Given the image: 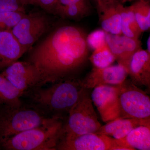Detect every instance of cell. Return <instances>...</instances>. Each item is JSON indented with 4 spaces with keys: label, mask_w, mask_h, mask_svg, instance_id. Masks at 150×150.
<instances>
[{
    "label": "cell",
    "mask_w": 150,
    "mask_h": 150,
    "mask_svg": "<svg viewBox=\"0 0 150 150\" xmlns=\"http://www.w3.org/2000/svg\"><path fill=\"white\" fill-rule=\"evenodd\" d=\"M94 1H96H96H97V0H94Z\"/></svg>",
    "instance_id": "obj_34"
},
{
    "label": "cell",
    "mask_w": 150,
    "mask_h": 150,
    "mask_svg": "<svg viewBox=\"0 0 150 150\" xmlns=\"http://www.w3.org/2000/svg\"><path fill=\"white\" fill-rule=\"evenodd\" d=\"M2 74L23 93L41 85V77L38 70L28 61H17L5 69Z\"/></svg>",
    "instance_id": "obj_9"
},
{
    "label": "cell",
    "mask_w": 150,
    "mask_h": 150,
    "mask_svg": "<svg viewBox=\"0 0 150 150\" xmlns=\"http://www.w3.org/2000/svg\"><path fill=\"white\" fill-rule=\"evenodd\" d=\"M92 8L91 5H72L57 8L54 14L63 18L79 20L88 16L91 13Z\"/></svg>",
    "instance_id": "obj_19"
},
{
    "label": "cell",
    "mask_w": 150,
    "mask_h": 150,
    "mask_svg": "<svg viewBox=\"0 0 150 150\" xmlns=\"http://www.w3.org/2000/svg\"><path fill=\"white\" fill-rule=\"evenodd\" d=\"M58 0H38L37 5L50 13H54Z\"/></svg>",
    "instance_id": "obj_27"
},
{
    "label": "cell",
    "mask_w": 150,
    "mask_h": 150,
    "mask_svg": "<svg viewBox=\"0 0 150 150\" xmlns=\"http://www.w3.org/2000/svg\"><path fill=\"white\" fill-rule=\"evenodd\" d=\"M106 33L102 29H98L93 31L87 35L86 41L89 48L95 50L106 43Z\"/></svg>",
    "instance_id": "obj_25"
},
{
    "label": "cell",
    "mask_w": 150,
    "mask_h": 150,
    "mask_svg": "<svg viewBox=\"0 0 150 150\" xmlns=\"http://www.w3.org/2000/svg\"><path fill=\"white\" fill-rule=\"evenodd\" d=\"M51 118L34 109L5 106L0 112V143L23 131L41 126Z\"/></svg>",
    "instance_id": "obj_5"
},
{
    "label": "cell",
    "mask_w": 150,
    "mask_h": 150,
    "mask_svg": "<svg viewBox=\"0 0 150 150\" xmlns=\"http://www.w3.org/2000/svg\"><path fill=\"white\" fill-rule=\"evenodd\" d=\"M25 12V6L19 0H0V12Z\"/></svg>",
    "instance_id": "obj_26"
},
{
    "label": "cell",
    "mask_w": 150,
    "mask_h": 150,
    "mask_svg": "<svg viewBox=\"0 0 150 150\" xmlns=\"http://www.w3.org/2000/svg\"><path fill=\"white\" fill-rule=\"evenodd\" d=\"M119 118H150V98L131 79L118 85Z\"/></svg>",
    "instance_id": "obj_6"
},
{
    "label": "cell",
    "mask_w": 150,
    "mask_h": 150,
    "mask_svg": "<svg viewBox=\"0 0 150 150\" xmlns=\"http://www.w3.org/2000/svg\"><path fill=\"white\" fill-rule=\"evenodd\" d=\"M108 1L109 0H97L96 1L97 4H101V3L105 2Z\"/></svg>",
    "instance_id": "obj_31"
},
{
    "label": "cell",
    "mask_w": 150,
    "mask_h": 150,
    "mask_svg": "<svg viewBox=\"0 0 150 150\" xmlns=\"http://www.w3.org/2000/svg\"><path fill=\"white\" fill-rule=\"evenodd\" d=\"M48 26L46 17L38 13H25L11 30L26 52L46 32Z\"/></svg>",
    "instance_id": "obj_7"
},
{
    "label": "cell",
    "mask_w": 150,
    "mask_h": 150,
    "mask_svg": "<svg viewBox=\"0 0 150 150\" xmlns=\"http://www.w3.org/2000/svg\"><path fill=\"white\" fill-rule=\"evenodd\" d=\"M118 0H109L97 4L100 23L107 33L122 35L121 30V6Z\"/></svg>",
    "instance_id": "obj_12"
},
{
    "label": "cell",
    "mask_w": 150,
    "mask_h": 150,
    "mask_svg": "<svg viewBox=\"0 0 150 150\" xmlns=\"http://www.w3.org/2000/svg\"><path fill=\"white\" fill-rule=\"evenodd\" d=\"M88 90L85 89L69 111L68 120L64 124L63 139L96 133L101 126L98 120Z\"/></svg>",
    "instance_id": "obj_4"
},
{
    "label": "cell",
    "mask_w": 150,
    "mask_h": 150,
    "mask_svg": "<svg viewBox=\"0 0 150 150\" xmlns=\"http://www.w3.org/2000/svg\"><path fill=\"white\" fill-rule=\"evenodd\" d=\"M147 50L148 53L150 54V35L148 37L147 41Z\"/></svg>",
    "instance_id": "obj_30"
},
{
    "label": "cell",
    "mask_w": 150,
    "mask_h": 150,
    "mask_svg": "<svg viewBox=\"0 0 150 150\" xmlns=\"http://www.w3.org/2000/svg\"><path fill=\"white\" fill-rule=\"evenodd\" d=\"M132 1H133V0H127V2H130Z\"/></svg>",
    "instance_id": "obj_33"
},
{
    "label": "cell",
    "mask_w": 150,
    "mask_h": 150,
    "mask_svg": "<svg viewBox=\"0 0 150 150\" xmlns=\"http://www.w3.org/2000/svg\"><path fill=\"white\" fill-rule=\"evenodd\" d=\"M139 1H142L145 2L150 3V0H139Z\"/></svg>",
    "instance_id": "obj_32"
},
{
    "label": "cell",
    "mask_w": 150,
    "mask_h": 150,
    "mask_svg": "<svg viewBox=\"0 0 150 150\" xmlns=\"http://www.w3.org/2000/svg\"><path fill=\"white\" fill-rule=\"evenodd\" d=\"M131 81L138 86L150 88V54L142 48L131 57L128 67Z\"/></svg>",
    "instance_id": "obj_13"
},
{
    "label": "cell",
    "mask_w": 150,
    "mask_h": 150,
    "mask_svg": "<svg viewBox=\"0 0 150 150\" xmlns=\"http://www.w3.org/2000/svg\"><path fill=\"white\" fill-rule=\"evenodd\" d=\"M23 93L16 88L2 74H0V105L11 107L22 105Z\"/></svg>",
    "instance_id": "obj_17"
},
{
    "label": "cell",
    "mask_w": 150,
    "mask_h": 150,
    "mask_svg": "<svg viewBox=\"0 0 150 150\" xmlns=\"http://www.w3.org/2000/svg\"><path fill=\"white\" fill-rule=\"evenodd\" d=\"M87 34L82 28L64 25L53 30L30 54L28 62L40 74L41 85L68 79L88 57Z\"/></svg>",
    "instance_id": "obj_1"
},
{
    "label": "cell",
    "mask_w": 150,
    "mask_h": 150,
    "mask_svg": "<svg viewBox=\"0 0 150 150\" xmlns=\"http://www.w3.org/2000/svg\"><path fill=\"white\" fill-rule=\"evenodd\" d=\"M53 83L47 88L36 91L33 99L40 106L62 118L63 113L68 114L86 88L82 80L76 79H66Z\"/></svg>",
    "instance_id": "obj_3"
},
{
    "label": "cell",
    "mask_w": 150,
    "mask_h": 150,
    "mask_svg": "<svg viewBox=\"0 0 150 150\" xmlns=\"http://www.w3.org/2000/svg\"><path fill=\"white\" fill-rule=\"evenodd\" d=\"M25 14V12H0V29L11 30Z\"/></svg>",
    "instance_id": "obj_23"
},
{
    "label": "cell",
    "mask_w": 150,
    "mask_h": 150,
    "mask_svg": "<svg viewBox=\"0 0 150 150\" xmlns=\"http://www.w3.org/2000/svg\"><path fill=\"white\" fill-rule=\"evenodd\" d=\"M118 140L120 144L131 150H149L150 125L138 126L125 138Z\"/></svg>",
    "instance_id": "obj_16"
},
{
    "label": "cell",
    "mask_w": 150,
    "mask_h": 150,
    "mask_svg": "<svg viewBox=\"0 0 150 150\" xmlns=\"http://www.w3.org/2000/svg\"><path fill=\"white\" fill-rule=\"evenodd\" d=\"M150 125V118H118L101 126L96 134L113 137L117 139H123L133 129L140 126Z\"/></svg>",
    "instance_id": "obj_15"
},
{
    "label": "cell",
    "mask_w": 150,
    "mask_h": 150,
    "mask_svg": "<svg viewBox=\"0 0 150 150\" xmlns=\"http://www.w3.org/2000/svg\"><path fill=\"white\" fill-rule=\"evenodd\" d=\"M134 12L137 24L142 33L150 28V3L139 1L130 6Z\"/></svg>",
    "instance_id": "obj_20"
},
{
    "label": "cell",
    "mask_w": 150,
    "mask_h": 150,
    "mask_svg": "<svg viewBox=\"0 0 150 150\" xmlns=\"http://www.w3.org/2000/svg\"><path fill=\"white\" fill-rule=\"evenodd\" d=\"M75 4L91 5L89 0H58L55 9L59 7Z\"/></svg>",
    "instance_id": "obj_28"
},
{
    "label": "cell",
    "mask_w": 150,
    "mask_h": 150,
    "mask_svg": "<svg viewBox=\"0 0 150 150\" xmlns=\"http://www.w3.org/2000/svg\"><path fill=\"white\" fill-rule=\"evenodd\" d=\"M61 117L54 115L46 123L23 131L0 143L7 150H55L64 137Z\"/></svg>",
    "instance_id": "obj_2"
},
{
    "label": "cell",
    "mask_w": 150,
    "mask_h": 150,
    "mask_svg": "<svg viewBox=\"0 0 150 150\" xmlns=\"http://www.w3.org/2000/svg\"><path fill=\"white\" fill-rule=\"evenodd\" d=\"M93 89L92 101L103 122L108 123L119 118L118 86L104 85L97 86Z\"/></svg>",
    "instance_id": "obj_8"
},
{
    "label": "cell",
    "mask_w": 150,
    "mask_h": 150,
    "mask_svg": "<svg viewBox=\"0 0 150 150\" xmlns=\"http://www.w3.org/2000/svg\"><path fill=\"white\" fill-rule=\"evenodd\" d=\"M114 145V138L96 133H90L62 139L56 150H111Z\"/></svg>",
    "instance_id": "obj_10"
},
{
    "label": "cell",
    "mask_w": 150,
    "mask_h": 150,
    "mask_svg": "<svg viewBox=\"0 0 150 150\" xmlns=\"http://www.w3.org/2000/svg\"><path fill=\"white\" fill-rule=\"evenodd\" d=\"M25 52L11 30L0 29V69L18 61Z\"/></svg>",
    "instance_id": "obj_14"
},
{
    "label": "cell",
    "mask_w": 150,
    "mask_h": 150,
    "mask_svg": "<svg viewBox=\"0 0 150 150\" xmlns=\"http://www.w3.org/2000/svg\"><path fill=\"white\" fill-rule=\"evenodd\" d=\"M105 39L108 46L114 55L118 64L123 66L127 70L128 64L120 41V35H114L106 33Z\"/></svg>",
    "instance_id": "obj_22"
},
{
    "label": "cell",
    "mask_w": 150,
    "mask_h": 150,
    "mask_svg": "<svg viewBox=\"0 0 150 150\" xmlns=\"http://www.w3.org/2000/svg\"><path fill=\"white\" fill-rule=\"evenodd\" d=\"M89 60L95 68H103L111 66L115 59L106 43L94 50Z\"/></svg>",
    "instance_id": "obj_21"
},
{
    "label": "cell",
    "mask_w": 150,
    "mask_h": 150,
    "mask_svg": "<svg viewBox=\"0 0 150 150\" xmlns=\"http://www.w3.org/2000/svg\"><path fill=\"white\" fill-rule=\"evenodd\" d=\"M128 75L127 70L119 64L103 68L94 67L82 81L83 87L89 89L104 85H118L123 82Z\"/></svg>",
    "instance_id": "obj_11"
},
{
    "label": "cell",
    "mask_w": 150,
    "mask_h": 150,
    "mask_svg": "<svg viewBox=\"0 0 150 150\" xmlns=\"http://www.w3.org/2000/svg\"><path fill=\"white\" fill-rule=\"evenodd\" d=\"M21 4L25 6L29 5H37L38 0H19Z\"/></svg>",
    "instance_id": "obj_29"
},
{
    "label": "cell",
    "mask_w": 150,
    "mask_h": 150,
    "mask_svg": "<svg viewBox=\"0 0 150 150\" xmlns=\"http://www.w3.org/2000/svg\"><path fill=\"white\" fill-rule=\"evenodd\" d=\"M120 38L125 53L128 67L132 56L136 52L142 48V43L139 39L131 38L122 34L120 35Z\"/></svg>",
    "instance_id": "obj_24"
},
{
    "label": "cell",
    "mask_w": 150,
    "mask_h": 150,
    "mask_svg": "<svg viewBox=\"0 0 150 150\" xmlns=\"http://www.w3.org/2000/svg\"><path fill=\"white\" fill-rule=\"evenodd\" d=\"M121 30L122 35L139 39L142 33L130 6H121Z\"/></svg>",
    "instance_id": "obj_18"
}]
</instances>
